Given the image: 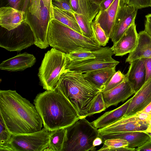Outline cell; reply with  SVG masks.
Listing matches in <instances>:
<instances>
[{"instance_id": "1", "label": "cell", "mask_w": 151, "mask_h": 151, "mask_svg": "<svg viewBox=\"0 0 151 151\" xmlns=\"http://www.w3.org/2000/svg\"><path fill=\"white\" fill-rule=\"evenodd\" d=\"M0 115L12 134L35 132L43 125L35 105L15 90H0Z\"/></svg>"}, {"instance_id": "2", "label": "cell", "mask_w": 151, "mask_h": 151, "mask_svg": "<svg viewBox=\"0 0 151 151\" xmlns=\"http://www.w3.org/2000/svg\"><path fill=\"white\" fill-rule=\"evenodd\" d=\"M34 104L44 127L50 132L66 128L81 118L71 103L56 88L37 94Z\"/></svg>"}, {"instance_id": "3", "label": "cell", "mask_w": 151, "mask_h": 151, "mask_svg": "<svg viewBox=\"0 0 151 151\" xmlns=\"http://www.w3.org/2000/svg\"><path fill=\"white\" fill-rule=\"evenodd\" d=\"M55 88L71 103L81 118L88 116L89 111L100 90L86 79L83 73L65 70Z\"/></svg>"}, {"instance_id": "4", "label": "cell", "mask_w": 151, "mask_h": 151, "mask_svg": "<svg viewBox=\"0 0 151 151\" xmlns=\"http://www.w3.org/2000/svg\"><path fill=\"white\" fill-rule=\"evenodd\" d=\"M47 39L50 46L66 54L80 50L95 51L101 47L94 38L87 37L55 19L49 23Z\"/></svg>"}, {"instance_id": "5", "label": "cell", "mask_w": 151, "mask_h": 151, "mask_svg": "<svg viewBox=\"0 0 151 151\" xmlns=\"http://www.w3.org/2000/svg\"><path fill=\"white\" fill-rule=\"evenodd\" d=\"M54 0H28L25 11L24 21L34 35V44L41 49L49 46L47 33L49 23L54 19Z\"/></svg>"}, {"instance_id": "6", "label": "cell", "mask_w": 151, "mask_h": 151, "mask_svg": "<svg viewBox=\"0 0 151 151\" xmlns=\"http://www.w3.org/2000/svg\"><path fill=\"white\" fill-rule=\"evenodd\" d=\"M66 129L62 151L96 150L93 142L99 137L98 130L86 118L79 119Z\"/></svg>"}, {"instance_id": "7", "label": "cell", "mask_w": 151, "mask_h": 151, "mask_svg": "<svg viewBox=\"0 0 151 151\" xmlns=\"http://www.w3.org/2000/svg\"><path fill=\"white\" fill-rule=\"evenodd\" d=\"M69 61L66 54L53 47L45 54L38 74L44 89L53 90L55 88Z\"/></svg>"}, {"instance_id": "8", "label": "cell", "mask_w": 151, "mask_h": 151, "mask_svg": "<svg viewBox=\"0 0 151 151\" xmlns=\"http://www.w3.org/2000/svg\"><path fill=\"white\" fill-rule=\"evenodd\" d=\"M35 42L34 33L24 21L10 30L0 26V47L8 51H20L34 44Z\"/></svg>"}, {"instance_id": "9", "label": "cell", "mask_w": 151, "mask_h": 151, "mask_svg": "<svg viewBox=\"0 0 151 151\" xmlns=\"http://www.w3.org/2000/svg\"><path fill=\"white\" fill-rule=\"evenodd\" d=\"M50 134L44 127L34 132L12 134L8 151H45L48 146Z\"/></svg>"}, {"instance_id": "10", "label": "cell", "mask_w": 151, "mask_h": 151, "mask_svg": "<svg viewBox=\"0 0 151 151\" xmlns=\"http://www.w3.org/2000/svg\"><path fill=\"white\" fill-rule=\"evenodd\" d=\"M114 55L111 47L106 49L94 58L81 61H70L66 69L82 73L99 69L116 67L119 62L112 58Z\"/></svg>"}, {"instance_id": "11", "label": "cell", "mask_w": 151, "mask_h": 151, "mask_svg": "<svg viewBox=\"0 0 151 151\" xmlns=\"http://www.w3.org/2000/svg\"><path fill=\"white\" fill-rule=\"evenodd\" d=\"M150 125L142 121L138 113L126 117H123L115 122L98 129L99 135L134 131L145 132Z\"/></svg>"}, {"instance_id": "12", "label": "cell", "mask_w": 151, "mask_h": 151, "mask_svg": "<svg viewBox=\"0 0 151 151\" xmlns=\"http://www.w3.org/2000/svg\"><path fill=\"white\" fill-rule=\"evenodd\" d=\"M137 10L120 0L114 27L110 38L115 44L135 20Z\"/></svg>"}, {"instance_id": "13", "label": "cell", "mask_w": 151, "mask_h": 151, "mask_svg": "<svg viewBox=\"0 0 151 151\" xmlns=\"http://www.w3.org/2000/svg\"><path fill=\"white\" fill-rule=\"evenodd\" d=\"M138 40V33L134 21L119 40L111 47L114 55L122 56L133 50Z\"/></svg>"}, {"instance_id": "14", "label": "cell", "mask_w": 151, "mask_h": 151, "mask_svg": "<svg viewBox=\"0 0 151 151\" xmlns=\"http://www.w3.org/2000/svg\"><path fill=\"white\" fill-rule=\"evenodd\" d=\"M151 102V78L147 81L132 97L127 110L123 116L133 115L143 110Z\"/></svg>"}, {"instance_id": "15", "label": "cell", "mask_w": 151, "mask_h": 151, "mask_svg": "<svg viewBox=\"0 0 151 151\" xmlns=\"http://www.w3.org/2000/svg\"><path fill=\"white\" fill-rule=\"evenodd\" d=\"M102 93L107 108L111 106H117L119 103L124 102L134 94L126 78L116 87L102 92Z\"/></svg>"}, {"instance_id": "16", "label": "cell", "mask_w": 151, "mask_h": 151, "mask_svg": "<svg viewBox=\"0 0 151 151\" xmlns=\"http://www.w3.org/2000/svg\"><path fill=\"white\" fill-rule=\"evenodd\" d=\"M36 60L33 55L24 52L2 61L0 69L12 72L23 71L32 67Z\"/></svg>"}, {"instance_id": "17", "label": "cell", "mask_w": 151, "mask_h": 151, "mask_svg": "<svg viewBox=\"0 0 151 151\" xmlns=\"http://www.w3.org/2000/svg\"><path fill=\"white\" fill-rule=\"evenodd\" d=\"M120 0H114L106 10L99 11L93 22L99 23L110 39L118 11Z\"/></svg>"}, {"instance_id": "18", "label": "cell", "mask_w": 151, "mask_h": 151, "mask_svg": "<svg viewBox=\"0 0 151 151\" xmlns=\"http://www.w3.org/2000/svg\"><path fill=\"white\" fill-rule=\"evenodd\" d=\"M129 63L130 65L125 74L126 77L135 93L145 82V70L141 59L135 60Z\"/></svg>"}, {"instance_id": "19", "label": "cell", "mask_w": 151, "mask_h": 151, "mask_svg": "<svg viewBox=\"0 0 151 151\" xmlns=\"http://www.w3.org/2000/svg\"><path fill=\"white\" fill-rule=\"evenodd\" d=\"M25 12L10 6L0 8V25L8 30L20 25L24 20Z\"/></svg>"}, {"instance_id": "20", "label": "cell", "mask_w": 151, "mask_h": 151, "mask_svg": "<svg viewBox=\"0 0 151 151\" xmlns=\"http://www.w3.org/2000/svg\"><path fill=\"white\" fill-rule=\"evenodd\" d=\"M99 136L104 140L112 138H119L127 141L129 143L128 147L135 148L141 146L150 139V137L143 131H134L114 133Z\"/></svg>"}, {"instance_id": "21", "label": "cell", "mask_w": 151, "mask_h": 151, "mask_svg": "<svg viewBox=\"0 0 151 151\" xmlns=\"http://www.w3.org/2000/svg\"><path fill=\"white\" fill-rule=\"evenodd\" d=\"M147 58H151V36L143 30L138 33L136 46L129 53L125 62L130 63L135 60Z\"/></svg>"}, {"instance_id": "22", "label": "cell", "mask_w": 151, "mask_h": 151, "mask_svg": "<svg viewBox=\"0 0 151 151\" xmlns=\"http://www.w3.org/2000/svg\"><path fill=\"white\" fill-rule=\"evenodd\" d=\"M132 99V98L118 108L105 113L96 120L91 122L97 129L105 127L122 118L126 113Z\"/></svg>"}, {"instance_id": "23", "label": "cell", "mask_w": 151, "mask_h": 151, "mask_svg": "<svg viewBox=\"0 0 151 151\" xmlns=\"http://www.w3.org/2000/svg\"><path fill=\"white\" fill-rule=\"evenodd\" d=\"M116 72V67L99 69L83 74L85 78L100 89Z\"/></svg>"}, {"instance_id": "24", "label": "cell", "mask_w": 151, "mask_h": 151, "mask_svg": "<svg viewBox=\"0 0 151 151\" xmlns=\"http://www.w3.org/2000/svg\"><path fill=\"white\" fill-rule=\"evenodd\" d=\"M79 14L86 17L90 23L100 10L99 4L93 0H77Z\"/></svg>"}, {"instance_id": "25", "label": "cell", "mask_w": 151, "mask_h": 151, "mask_svg": "<svg viewBox=\"0 0 151 151\" xmlns=\"http://www.w3.org/2000/svg\"><path fill=\"white\" fill-rule=\"evenodd\" d=\"M66 134V128L50 132L48 146L45 151H62Z\"/></svg>"}, {"instance_id": "26", "label": "cell", "mask_w": 151, "mask_h": 151, "mask_svg": "<svg viewBox=\"0 0 151 151\" xmlns=\"http://www.w3.org/2000/svg\"><path fill=\"white\" fill-rule=\"evenodd\" d=\"M53 7L54 19L82 34L81 29L73 14L60 9L54 6Z\"/></svg>"}, {"instance_id": "27", "label": "cell", "mask_w": 151, "mask_h": 151, "mask_svg": "<svg viewBox=\"0 0 151 151\" xmlns=\"http://www.w3.org/2000/svg\"><path fill=\"white\" fill-rule=\"evenodd\" d=\"M103 145L98 151H126L129 143L126 140L119 138L106 139L103 141Z\"/></svg>"}, {"instance_id": "28", "label": "cell", "mask_w": 151, "mask_h": 151, "mask_svg": "<svg viewBox=\"0 0 151 151\" xmlns=\"http://www.w3.org/2000/svg\"><path fill=\"white\" fill-rule=\"evenodd\" d=\"M106 47L95 51L80 50L71 52L67 55L70 61H81L95 58L102 52Z\"/></svg>"}, {"instance_id": "29", "label": "cell", "mask_w": 151, "mask_h": 151, "mask_svg": "<svg viewBox=\"0 0 151 151\" xmlns=\"http://www.w3.org/2000/svg\"><path fill=\"white\" fill-rule=\"evenodd\" d=\"M73 14L81 29L82 34L87 37L94 38L92 29L91 24L87 18L83 14L76 13Z\"/></svg>"}, {"instance_id": "30", "label": "cell", "mask_w": 151, "mask_h": 151, "mask_svg": "<svg viewBox=\"0 0 151 151\" xmlns=\"http://www.w3.org/2000/svg\"><path fill=\"white\" fill-rule=\"evenodd\" d=\"M12 134L7 129L0 115V151H8V146Z\"/></svg>"}, {"instance_id": "31", "label": "cell", "mask_w": 151, "mask_h": 151, "mask_svg": "<svg viewBox=\"0 0 151 151\" xmlns=\"http://www.w3.org/2000/svg\"><path fill=\"white\" fill-rule=\"evenodd\" d=\"M126 78L125 74H123L120 70L116 71L105 83L101 91L105 92L114 88L123 82Z\"/></svg>"}, {"instance_id": "32", "label": "cell", "mask_w": 151, "mask_h": 151, "mask_svg": "<svg viewBox=\"0 0 151 151\" xmlns=\"http://www.w3.org/2000/svg\"><path fill=\"white\" fill-rule=\"evenodd\" d=\"M91 27L95 40L101 46H106L110 38L107 37L100 24L93 21L91 24Z\"/></svg>"}, {"instance_id": "33", "label": "cell", "mask_w": 151, "mask_h": 151, "mask_svg": "<svg viewBox=\"0 0 151 151\" xmlns=\"http://www.w3.org/2000/svg\"><path fill=\"white\" fill-rule=\"evenodd\" d=\"M106 108L103 98L102 92L100 91L98 93L93 104L90 109L88 116L100 113L105 110Z\"/></svg>"}, {"instance_id": "34", "label": "cell", "mask_w": 151, "mask_h": 151, "mask_svg": "<svg viewBox=\"0 0 151 151\" xmlns=\"http://www.w3.org/2000/svg\"><path fill=\"white\" fill-rule=\"evenodd\" d=\"M28 0H0V7L10 6L25 12Z\"/></svg>"}, {"instance_id": "35", "label": "cell", "mask_w": 151, "mask_h": 151, "mask_svg": "<svg viewBox=\"0 0 151 151\" xmlns=\"http://www.w3.org/2000/svg\"><path fill=\"white\" fill-rule=\"evenodd\" d=\"M127 5L137 9L150 6V0H122Z\"/></svg>"}, {"instance_id": "36", "label": "cell", "mask_w": 151, "mask_h": 151, "mask_svg": "<svg viewBox=\"0 0 151 151\" xmlns=\"http://www.w3.org/2000/svg\"><path fill=\"white\" fill-rule=\"evenodd\" d=\"M52 3L53 6L60 9L73 14L75 13L71 8L69 0H54Z\"/></svg>"}, {"instance_id": "37", "label": "cell", "mask_w": 151, "mask_h": 151, "mask_svg": "<svg viewBox=\"0 0 151 151\" xmlns=\"http://www.w3.org/2000/svg\"><path fill=\"white\" fill-rule=\"evenodd\" d=\"M141 59L143 61L145 70L146 82L151 78V58Z\"/></svg>"}, {"instance_id": "38", "label": "cell", "mask_w": 151, "mask_h": 151, "mask_svg": "<svg viewBox=\"0 0 151 151\" xmlns=\"http://www.w3.org/2000/svg\"><path fill=\"white\" fill-rule=\"evenodd\" d=\"M151 151V137L150 139L143 145L135 148V151Z\"/></svg>"}, {"instance_id": "39", "label": "cell", "mask_w": 151, "mask_h": 151, "mask_svg": "<svg viewBox=\"0 0 151 151\" xmlns=\"http://www.w3.org/2000/svg\"><path fill=\"white\" fill-rule=\"evenodd\" d=\"M114 0H104L100 4L101 11H103L107 9L112 4Z\"/></svg>"}, {"instance_id": "40", "label": "cell", "mask_w": 151, "mask_h": 151, "mask_svg": "<svg viewBox=\"0 0 151 151\" xmlns=\"http://www.w3.org/2000/svg\"><path fill=\"white\" fill-rule=\"evenodd\" d=\"M151 36V23L146 19L145 22L144 30Z\"/></svg>"}, {"instance_id": "41", "label": "cell", "mask_w": 151, "mask_h": 151, "mask_svg": "<svg viewBox=\"0 0 151 151\" xmlns=\"http://www.w3.org/2000/svg\"><path fill=\"white\" fill-rule=\"evenodd\" d=\"M103 142L102 139L100 137H96L93 141V146H95L99 145Z\"/></svg>"}, {"instance_id": "42", "label": "cell", "mask_w": 151, "mask_h": 151, "mask_svg": "<svg viewBox=\"0 0 151 151\" xmlns=\"http://www.w3.org/2000/svg\"><path fill=\"white\" fill-rule=\"evenodd\" d=\"M140 112L151 114V102Z\"/></svg>"}, {"instance_id": "43", "label": "cell", "mask_w": 151, "mask_h": 151, "mask_svg": "<svg viewBox=\"0 0 151 151\" xmlns=\"http://www.w3.org/2000/svg\"><path fill=\"white\" fill-rule=\"evenodd\" d=\"M145 132L151 137V126H150L147 130Z\"/></svg>"}, {"instance_id": "44", "label": "cell", "mask_w": 151, "mask_h": 151, "mask_svg": "<svg viewBox=\"0 0 151 151\" xmlns=\"http://www.w3.org/2000/svg\"><path fill=\"white\" fill-rule=\"evenodd\" d=\"M145 17L146 19L151 23V13L147 14Z\"/></svg>"}, {"instance_id": "45", "label": "cell", "mask_w": 151, "mask_h": 151, "mask_svg": "<svg viewBox=\"0 0 151 151\" xmlns=\"http://www.w3.org/2000/svg\"><path fill=\"white\" fill-rule=\"evenodd\" d=\"M99 4L102 1L104 0H93Z\"/></svg>"}, {"instance_id": "46", "label": "cell", "mask_w": 151, "mask_h": 151, "mask_svg": "<svg viewBox=\"0 0 151 151\" xmlns=\"http://www.w3.org/2000/svg\"><path fill=\"white\" fill-rule=\"evenodd\" d=\"M150 6H151V0H150Z\"/></svg>"}]
</instances>
